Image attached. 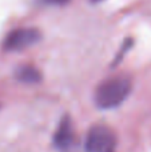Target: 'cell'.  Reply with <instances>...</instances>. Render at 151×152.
<instances>
[{
	"label": "cell",
	"mask_w": 151,
	"mask_h": 152,
	"mask_svg": "<svg viewBox=\"0 0 151 152\" xmlns=\"http://www.w3.org/2000/svg\"><path fill=\"white\" fill-rule=\"evenodd\" d=\"M40 40V32L35 28H18L7 35L3 47L5 51L18 52L23 51L31 45L36 44Z\"/></svg>",
	"instance_id": "obj_3"
},
{
	"label": "cell",
	"mask_w": 151,
	"mask_h": 152,
	"mask_svg": "<svg viewBox=\"0 0 151 152\" xmlns=\"http://www.w3.org/2000/svg\"><path fill=\"white\" fill-rule=\"evenodd\" d=\"M16 77L20 81H23V83L35 84V83H39L42 76H40V72L37 71L35 67L21 66V67H19L18 71H16Z\"/></svg>",
	"instance_id": "obj_5"
},
{
	"label": "cell",
	"mask_w": 151,
	"mask_h": 152,
	"mask_svg": "<svg viewBox=\"0 0 151 152\" xmlns=\"http://www.w3.org/2000/svg\"><path fill=\"white\" fill-rule=\"evenodd\" d=\"M131 92V80L127 76H112L103 80L95 89V103L102 110L117 108Z\"/></svg>",
	"instance_id": "obj_1"
},
{
	"label": "cell",
	"mask_w": 151,
	"mask_h": 152,
	"mask_svg": "<svg viewBox=\"0 0 151 152\" xmlns=\"http://www.w3.org/2000/svg\"><path fill=\"white\" fill-rule=\"evenodd\" d=\"M84 147L87 152H114V132L103 124H96L91 127L86 136Z\"/></svg>",
	"instance_id": "obj_2"
},
{
	"label": "cell",
	"mask_w": 151,
	"mask_h": 152,
	"mask_svg": "<svg viewBox=\"0 0 151 152\" xmlns=\"http://www.w3.org/2000/svg\"><path fill=\"white\" fill-rule=\"evenodd\" d=\"M43 1L48 4H62V3H66L67 0H43Z\"/></svg>",
	"instance_id": "obj_6"
},
{
	"label": "cell",
	"mask_w": 151,
	"mask_h": 152,
	"mask_svg": "<svg viewBox=\"0 0 151 152\" xmlns=\"http://www.w3.org/2000/svg\"><path fill=\"white\" fill-rule=\"evenodd\" d=\"M54 143L62 152H70L76 144L75 129L68 118H63L54 136Z\"/></svg>",
	"instance_id": "obj_4"
}]
</instances>
